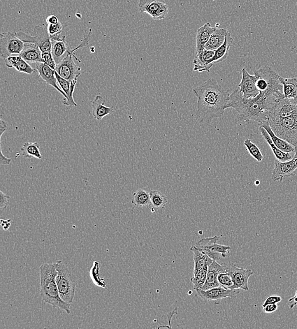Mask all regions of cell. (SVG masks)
<instances>
[{"label":"cell","instance_id":"cell-1","mask_svg":"<svg viewBox=\"0 0 297 329\" xmlns=\"http://www.w3.org/2000/svg\"><path fill=\"white\" fill-rule=\"evenodd\" d=\"M284 98L279 95L260 92L254 98H245L238 88L229 96L227 108H233L237 113V119L241 122H256L260 124L268 121L269 114L278 101Z\"/></svg>","mask_w":297,"mask_h":329},{"label":"cell","instance_id":"cell-2","mask_svg":"<svg viewBox=\"0 0 297 329\" xmlns=\"http://www.w3.org/2000/svg\"><path fill=\"white\" fill-rule=\"evenodd\" d=\"M197 98L196 118L200 124H210L223 116L230 94L210 79L193 89Z\"/></svg>","mask_w":297,"mask_h":329},{"label":"cell","instance_id":"cell-3","mask_svg":"<svg viewBox=\"0 0 297 329\" xmlns=\"http://www.w3.org/2000/svg\"><path fill=\"white\" fill-rule=\"evenodd\" d=\"M57 270L55 263H43L39 268L40 275V293L44 302L63 310L67 314L71 312V306L60 298L56 282Z\"/></svg>","mask_w":297,"mask_h":329},{"label":"cell","instance_id":"cell-4","mask_svg":"<svg viewBox=\"0 0 297 329\" xmlns=\"http://www.w3.org/2000/svg\"><path fill=\"white\" fill-rule=\"evenodd\" d=\"M57 275L56 282L60 298L67 304L71 305L75 296L77 282L73 271L62 261L55 262Z\"/></svg>","mask_w":297,"mask_h":329},{"label":"cell","instance_id":"cell-5","mask_svg":"<svg viewBox=\"0 0 297 329\" xmlns=\"http://www.w3.org/2000/svg\"><path fill=\"white\" fill-rule=\"evenodd\" d=\"M257 78V87L260 92L283 96V85L279 74L271 67L263 66L254 71Z\"/></svg>","mask_w":297,"mask_h":329},{"label":"cell","instance_id":"cell-6","mask_svg":"<svg viewBox=\"0 0 297 329\" xmlns=\"http://www.w3.org/2000/svg\"><path fill=\"white\" fill-rule=\"evenodd\" d=\"M269 123L276 136L294 147H297V113L285 119Z\"/></svg>","mask_w":297,"mask_h":329},{"label":"cell","instance_id":"cell-7","mask_svg":"<svg viewBox=\"0 0 297 329\" xmlns=\"http://www.w3.org/2000/svg\"><path fill=\"white\" fill-rule=\"evenodd\" d=\"M33 33V35H30L20 31L16 32V35L24 43L36 44L42 52H51L52 44L47 28L42 25H37L34 28Z\"/></svg>","mask_w":297,"mask_h":329},{"label":"cell","instance_id":"cell-8","mask_svg":"<svg viewBox=\"0 0 297 329\" xmlns=\"http://www.w3.org/2000/svg\"><path fill=\"white\" fill-rule=\"evenodd\" d=\"M25 43L18 38L16 32H4L0 35V53L3 60L13 55H20Z\"/></svg>","mask_w":297,"mask_h":329},{"label":"cell","instance_id":"cell-9","mask_svg":"<svg viewBox=\"0 0 297 329\" xmlns=\"http://www.w3.org/2000/svg\"><path fill=\"white\" fill-rule=\"evenodd\" d=\"M73 58L77 60L79 62H81L80 59L74 56L70 52V50H69L66 56L59 64L57 65L56 69H55V71L60 77L70 81V82L78 80L81 74V68L75 64Z\"/></svg>","mask_w":297,"mask_h":329},{"label":"cell","instance_id":"cell-10","mask_svg":"<svg viewBox=\"0 0 297 329\" xmlns=\"http://www.w3.org/2000/svg\"><path fill=\"white\" fill-rule=\"evenodd\" d=\"M138 8L141 13H147L153 19H164L169 13V6L165 0H139Z\"/></svg>","mask_w":297,"mask_h":329},{"label":"cell","instance_id":"cell-11","mask_svg":"<svg viewBox=\"0 0 297 329\" xmlns=\"http://www.w3.org/2000/svg\"><path fill=\"white\" fill-rule=\"evenodd\" d=\"M297 113V98H283L274 106L268 121H277Z\"/></svg>","mask_w":297,"mask_h":329},{"label":"cell","instance_id":"cell-12","mask_svg":"<svg viewBox=\"0 0 297 329\" xmlns=\"http://www.w3.org/2000/svg\"><path fill=\"white\" fill-rule=\"evenodd\" d=\"M226 272L231 275L234 282V289H241L248 291V280L254 272L250 269L238 267L232 264H224Z\"/></svg>","mask_w":297,"mask_h":329},{"label":"cell","instance_id":"cell-13","mask_svg":"<svg viewBox=\"0 0 297 329\" xmlns=\"http://www.w3.org/2000/svg\"><path fill=\"white\" fill-rule=\"evenodd\" d=\"M196 291L199 297L206 301H219L226 298H234L240 292L239 289H228L220 286L206 291L199 289Z\"/></svg>","mask_w":297,"mask_h":329},{"label":"cell","instance_id":"cell-14","mask_svg":"<svg viewBox=\"0 0 297 329\" xmlns=\"http://www.w3.org/2000/svg\"><path fill=\"white\" fill-rule=\"evenodd\" d=\"M297 169V159L294 158L287 162H281L276 159L272 172V179L273 181L282 182L285 177L296 175Z\"/></svg>","mask_w":297,"mask_h":329},{"label":"cell","instance_id":"cell-15","mask_svg":"<svg viewBox=\"0 0 297 329\" xmlns=\"http://www.w3.org/2000/svg\"><path fill=\"white\" fill-rule=\"evenodd\" d=\"M241 74L242 79L238 87L243 96L248 99L258 96L260 92L257 87L256 76L250 75L245 68L241 70Z\"/></svg>","mask_w":297,"mask_h":329},{"label":"cell","instance_id":"cell-16","mask_svg":"<svg viewBox=\"0 0 297 329\" xmlns=\"http://www.w3.org/2000/svg\"><path fill=\"white\" fill-rule=\"evenodd\" d=\"M36 70L39 74V78L42 79L46 84L54 87L60 94L63 95L65 97L64 99H67V95L62 91L61 88L59 86V85L57 84L58 82L56 76H55V70H53L50 67L43 63V62L36 63Z\"/></svg>","mask_w":297,"mask_h":329},{"label":"cell","instance_id":"cell-17","mask_svg":"<svg viewBox=\"0 0 297 329\" xmlns=\"http://www.w3.org/2000/svg\"><path fill=\"white\" fill-rule=\"evenodd\" d=\"M222 272H226V268L224 264L221 265L218 263L217 261L213 260L212 263L208 266L205 283L200 289L206 291L220 286L218 282V275Z\"/></svg>","mask_w":297,"mask_h":329},{"label":"cell","instance_id":"cell-18","mask_svg":"<svg viewBox=\"0 0 297 329\" xmlns=\"http://www.w3.org/2000/svg\"><path fill=\"white\" fill-rule=\"evenodd\" d=\"M215 51L204 49L202 52L196 55L194 60V71L209 73L213 66L211 61L214 57Z\"/></svg>","mask_w":297,"mask_h":329},{"label":"cell","instance_id":"cell-19","mask_svg":"<svg viewBox=\"0 0 297 329\" xmlns=\"http://www.w3.org/2000/svg\"><path fill=\"white\" fill-rule=\"evenodd\" d=\"M55 76H56L58 84L67 96V99H64V105L69 106H77L78 104L76 103L73 98V93L76 85H77L78 80L70 82V81L60 77L56 71H55Z\"/></svg>","mask_w":297,"mask_h":329},{"label":"cell","instance_id":"cell-20","mask_svg":"<svg viewBox=\"0 0 297 329\" xmlns=\"http://www.w3.org/2000/svg\"><path fill=\"white\" fill-rule=\"evenodd\" d=\"M113 111V107L105 105V101L101 95H97L92 101V115L98 121H101L106 116L112 114Z\"/></svg>","mask_w":297,"mask_h":329},{"label":"cell","instance_id":"cell-21","mask_svg":"<svg viewBox=\"0 0 297 329\" xmlns=\"http://www.w3.org/2000/svg\"><path fill=\"white\" fill-rule=\"evenodd\" d=\"M215 30L216 28L211 26L210 23L208 22L199 27L197 33L196 55L198 54L205 49L206 44Z\"/></svg>","mask_w":297,"mask_h":329},{"label":"cell","instance_id":"cell-22","mask_svg":"<svg viewBox=\"0 0 297 329\" xmlns=\"http://www.w3.org/2000/svg\"><path fill=\"white\" fill-rule=\"evenodd\" d=\"M4 61L8 68H14L20 73L29 75L35 73L36 69L32 68L28 62L23 59L20 55H15V56L11 55L4 59Z\"/></svg>","mask_w":297,"mask_h":329},{"label":"cell","instance_id":"cell-23","mask_svg":"<svg viewBox=\"0 0 297 329\" xmlns=\"http://www.w3.org/2000/svg\"><path fill=\"white\" fill-rule=\"evenodd\" d=\"M42 52L36 44L25 43L20 57L28 63L42 62Z\"/></svg>","mask_w":297,"mask_h":329},{"label":"cell","instance_id":"cell-24","mask_svg":"<svg viewBox=\"0 0 297 329\" xmlns=\"http://www.w3.org/2000/svg\"><path fill=\"white\" fill-rule=\"evenodd\" d=\"M66 36H62L58 39H52V54L57 65L63 60L69 52L68 45L66 40Z\"/></svg>","mask_w":297,"mask_h":329},{"label":"cell","instance_id":"cell-25","mask_svg":"<svg viewBox=\"0 0 297 329\" xmlns=\"http://www.w3.org/2000/svg\"><path fill=\"white\" fill-rule=\"evenodd\" d=\"M233 42L234 39L233 37L231 36L230 32L227 31L223 45L215 51L214 57H213L212 61H211V64L213 66L215 64L224 61L227 59L229 50H230L231 46L233 45Z\"/></svg>","mask_w":297,"mask_h":329},{"label":"cell","instance_id":"cell-26","mask_svg":"<svg viewBox=\"0 0 297 329\" xmlns=\"http://www.w3.org/2000/svg\"><path fill=\"white\" fill-rule=\"evenodd\" d=\"M259 126L264 127V128L266 130V131L268 132L269 136H270L271 140H272L274 144H275L276 147L279 148L280 150L286 153L295 152L294 146L276 135V134L274 133L272 128H271L268 120V121L264 122V123L259 124Z\"/></svg>","mask_w":297,"mask_h":329},{"label":"cell","instance_id":"cell-27","mask_svg":"<svg viewBox=\"0 0 297 329\" xmlns=\"http://www.w3.org/2000/svg\"><path fill=\"white\" fill-rule=\"evenodd\" d=\"M259 131L261 132L262 136L265 139L266 142L268 143L271 149L272 150L276 159L281 162H287L294 159V157H292L290 153L283 152L282 150H280L279 148L276 147L273 142L272 140H271V138L268 132L266 131V130L264 127L259 126Z\"/></svg>","mask_w":297,"mask_h":329},{"label":"cell","instance_id":"cell-28","mask_svg":"<svg viewBox=\"0 0 297 329\" xmlns=\"http://www.w3.org/2000/svg\"><path fill=\"white\" fill-rule=\"evenodd\" d=\"M190 251L194 252V260L195 263L194 270V275L197 274L199 270L202 269L203 266H205L206 263L210 265L213 260V259L210 258L205 252L201 251L200 250L197 248L196 246H192L191 248H190Z\"/></svg>","mask_w":297,"mask_h":329},{"label":"cell","instance_id":"cell-29","mask_svg":"<svg viewBox=\"0 0 297 329\" xmlns=\"http://www.w3.org/2000/svg\"><path fill=\"white\" fill-rule=\"evenodd\" d=\"M227 29H216L211 35L209 40L205 46V49L215 51L223 45L226 39Z\"/></svg>","mask_w":297,"mask_h":329},{"label":"cell","instance_id":"cell-30","mask_svg":"<svg viewBox=\"0 0 297 329\" xmlns=\"http://www.w3.org/2000/svg\"><path fill=\"white\" fill-rule=\"evenodd\" d=\"M40 145L38 143H25L22 145L21 153L22 156L25 159H35L41 160L43 159L42 155L41 154Z\"/></svg>","mask_w":297,"mask_h":329},{"label":"cell","instance_id":"cell-31","mask_svg":"<svg viewBox=\"0 0 297 329\" xmlns=\"http://www.w3.org/2000/svg\"><path fill=\"white\" fill-rule=\"evenodd\" d=\"M132 203L137 207H147V206L152 205L150 192L142 189L137 190L133 194Z\"/></svg>","mask_w":297,"mask_h":329},{"label":"cell","instance_id":"cell-32","mask_svg":"<svg viewBox=\"0 0 297 329\" xmlns=\"http://www.w3.org/2000/svg\"><path fill=\"white\" fill-rule=\"evenodd\" d=\"M99 272H100V263L98 261H95L90 271V277L95 286L100 287V288L105 289L106 282L105 280L101 277Z\"/></svg>","mask_w":297,"mask_h":329},{"label":"cell","instance_id":"cell-33","mask_svg":"<svg viewBox=\"0 0 297 329\" xmlns=\"http://www.w3.org/2000/svg\"><path fill=\"white\" fill-rule=\"evenodd\" d=\"M150 195L151 205L157 209L164 208L168 203V197L159 191H150Z\"/></svg>","mask_w":297,"mask_h":329},{"label":"cell","instance_id":"cell-34","mask_svg":"<svg viewBox=\"0 0 297 329\" xmlns=\"http://www.w3.org/2000/svg\"><path fill=\"white\" fill-rule=\"evenodd\" d=\"M209 264L206 263L205 266H203L202 269H201L199 271L197 274L195 275L194 277L191 278L192 283L194 285V289L195 290H197L203 287V285L205 284L206 275H207L208 268L209 266Z\"/></svg>","mask_w":297,"mask_h":329},{"label":"cell","instance_id":"cell-35","mask_svg":"<svg viewBox=\"0 0 297 329\" xmlns=\"http://www.w3.org/2000/svg\"><path fill=\"white\" fill-rule=\"evenodd\" d=\"M219 238L217 236H213L212 238H206L202 239L199 241L196 247L200 251L205 252L208 256H211V248L215 243L219 242Z\"/></svg>","mask_w":297,"mask_h":329},{"label":"cell","instance_id":"cell-36","mask_svg":"<svg viewBox=\"0 0 297 329\" xmlns=\"http://www.w3.org/2000/svg\"><path fill=\"white\" fill-rule=\"evenodd\" d=\"M244 145L248 150V153L257 162H261L264 159L263 155L262 154L261 150L255 143H253L250 139H247L244 141Z\"/></svg>","mask_w":297,"mask_h":329},{"label":"cell","instance_id":"cell-37","mask_svg":"<svg viewBox=\"0 0 297 329\" xmlns=\"http://www.w3.org/2000/svg\"><path fill=\"white\" fill-rule=\"evenodd\" d=\"M218 282L220 286L224 287V288L228 289H234V282L232 277L227 272H220L218 275Z\"/></svg>","mask_w":297,"mask_h":329},{"label":"cell","instance_id":"cell-38","mask_svg":"<svg viewBox=\"0 0 297 329\" xmlns=\"http://www.w3.org/2000/svg\"><path fill=\"white\" fill-rule=\"evenodd\" d=\"M6 129H7V126H6V122L2 119L0 120V164H4V165L10 164L11 162V159L4 157L3 152H2L1 138Z\"/></svg>","mask_w":297,"mask_h":329},{"label":"cell","instance_id":"cell-39","mask_svg":"<svg viewBox=\"0 0 297 329\" xmlns=\"http://www.w3.org/2000/svg\"><path fill=\"white\" fill-rule=\"evenodd\" d=\"M46 28H47L51 40L52 39H58L60 38V34L62 33L63 25H62L61 22H59L56 24L48 25Z\"/></svg>","mask_w":297,"mask_h":329},{"label":"cell","instance_id":"cell-40","mask_svg":"<svg viewBox=\"0 0 297 329\" xmlns=\"http://www.w3.org/2000/svg\"><path fill=\"white\" fill-rule=\"evenodd\" d=\"M42 62L50 67L53 70L55 71V69H56L57 64L55 62L54 58L53 57L52 52H46L42 53Z\"/></svg>","mask_w":297,"mask_h":329},{"label":"cell","instance_id":"cell-41","mask_svg":"<svg viewBox=\"0 0 297 329\" xmlns=\"http://www.w3.org/2000/svg\"><path fill=\"white\" fill-rule=\"evenodd\" d=\"M282 301V298L280 297L279 296H271L266 299L263 304H262V307L263 308L266 307V305L269 304H278V303H280Z\"/></svg>","mask_w":297,"mask_h":329},{"label":"cell","instance_id":"cell-42","mask_svg":"<svg viewBox=\"0 0 297 329\" xmlns=\"http://www.w3.org/2000/svg\"><path fill=\"white\" fill-rule=\"evenodd\" d=\"M10 199V196L6 195L3 191H0V208L1 210L7 207Z\"/></svg>","mask_w":297,"mask_h":329},{"label":"cell","instance_id":"cell-43","mask_svg":"<svg viewBox=\"0 0 297 329\" xmlns=\"http://www.w3.org/2000/svg\"><path fill=\"white\" fill-rule=\"evenodd\" d=\"M278 308V304H269L263 307L262 311L265 314H272V313L276 312Z\"/></svg>","mask_w":297,"mask_h":329},{"label":"cell","instance_id":"cell-44","mask_svg":"<svg viewBox=\"0 0 297 329\" xmlns=\"http://www.w3.org/2000/svg\"><path fill=\"white\" fill-rule=\"evenodd\" d=\"M46 21L48 25L56 24L58 22H59V18L57 16L53 15L48 16L46 18Z\"/></svg>","mask_w":297,"mask_h":329},{"label":"cell","instance_id":"cell-45","mask_svg":"<svg viewBox=\"0 0 297 329\" xmlns=\"http://www.w3.org/2000/svg\"><path fill=\"white\" fill-rule=\"evenodd\" d=\"M296 305H297V287L295 296L294 297L290 298L289 301V307L290 309H293Z\"/></svg>","mask_w":297,"mask_h":329},{"label":"cell","instance_id":"cell-46","mask_svg":"<svg viewBox=\"0 0 297 329\" xmlns=\"http://www.w3.org/2000/svg\"><path fill=\"white\" fill-rule=\"evenodd\" d=\"M11 220H1V225L2 228H3L4 231L8 230L9 228L11 226Z\"/></svg>","mask_w":297,"mask_h":329},{"label":"cell","instance_id":"cell-47","mask_svg":"<svg viewBox=\"0 0 297 329\" xmlns=\"http://www.w3.org/2000/svg\"><path fill=\"white\" fill-rule=\"evenodd\" d=\"M288 82L291 83L294 85L295 89V93H296V97L297 98V78H286Z\"/></svg>","mask_w":297,"mask_h":329},{"label":"cell","instance_id":"cell-48","mask_svg":"<svg viewBox=\"0 0 297 329\" xmlns=\"http://www.w3.org/2000/svg\"><path fill=\"white\" fill-rule=\"evenodd\" d=\"M294 159H297V147H295Z\"/></svg>","mask_w":297,"mask_h":329},{"label":"cell","instance_id":"cell-49","mask_svg":"<svg viewBox=\"0 0 297 329\" xmlns=\"http://www.w3.org/2000/svg\"><path fill=\"white\" fill-rule=\"evenodd\" d=\"M292 52H294V53H297V45L292 48Z\"/></svg>","mask_w":297,"mask_h":329}]
</instances>
